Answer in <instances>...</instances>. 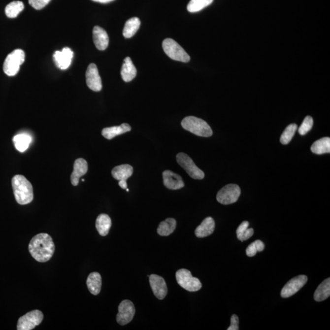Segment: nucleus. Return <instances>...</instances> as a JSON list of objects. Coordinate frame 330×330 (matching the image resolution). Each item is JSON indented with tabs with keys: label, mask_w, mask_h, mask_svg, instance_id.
Returning a JSON list of instances; mask_svg holds the SVG:
<instances>
[{
	"label": "nucleus",
	"mask_w": 330,
	"mask_h": 330,
	"mask_svg": "<svg viewBox=\"0 0 330 330\" xmlns=\"http://www.w3.org/2000/svg\"><path fill=\"white\" fill-rule=\"evenodd\" d=\"M330 296V279H326L320 284L317 288L314 295V298L316 301H322L328 298Z\"/></svg>",
	"instance_id": "nucleus-24"
},
{
	"label": "nucleus",
	"mask_w": 330,
	"mask_h": 330,
	"mask_svg": "<svg viewBox=\"0 0 330 330\" xmlns=\"http://www.w3.org/2000/svg\"><path fill=\"white\" fill-rule=\"evenodd\" d=\"M89 291L94 296H98L100 293L101 277L98 272L91 273L86 281Z\"/></svg>",
	"instance_id": "nucleus-22"
},
{
	"label": "nucleus",
	"mask_w": 330,
	"mask_h": 330,
	"mask_svg": "<svg viewBox=\"0 0 330 330\" xmlns=\"http://www.w3.org/2000/svg\"><path fill=\"white\" fill-rule=\"evenodd\" d=\"M183 128L191 133L201 137H210L212 135L211 128L206 122L195 116H187L181 122Z\"/></svg>",
	"instance_id": "nucleus-3"
},
{
	"label": "nucleus",
	"mask_w": 330,
	"mask_h": 330,
	"mask_svg": "<svg viewBox=\"0 0 330 330\" xmlns=\"http://www.w3.org/2000/svg\"><path fill=\"white\" fill-rule=\"evenodd\" d=\"M135 314V308L133 303L129 299H125L119 304L116 321L120 326H123L130 323Z\"/></svg>",
	"instance_id": "nucleus-10"
},
{
	"label": "nucleus",
	"mask_w": 330,
	"mask_h": 330,
	"mask_svg": "<svg viewBox=\"0 0 330 330\" xmlns=\"http://www.w3.org/2000/svg\"><path fill=\"white\" fill-rule=\"evenodd\" d=\"M297 129H298V127H297L296 124H292L287 127L283 134H281L280 138L281 143L284 144V145L290 143L297 131Z\"/></svg>",
	"instance_id": "nucleus-32"
},
{
	"label": "nucleus",
	"mask_w": 330,
	"mask_h": 330,
	"mask_svg": "<svg viewBox=\"0 0 330 330\" xmlns=\"http://www.w3.org/2000/svg\"><path fill=\"white\" fill-rule=\"evenodd\" d=\"M149 283L154 296L161 300L164 299L167 294V288L164 279L153 274L149 276Z\"/></svg>",
	"instance_id": "nucleus-13"
},
{
	"label": "nucleus",
	"mask_w": 330,
	"mask_h": 330,
	"mask_svg": "<svg viewBox=\"0 0 330 330\" xmlns=\"http://www.w3.org/2000/svg\"><path fill=\"white\" fill-rule=\"evenodd\" d=\"M133 172V167L130 165L124 164L117 166L112 170L111 174L116 180L118 181H127L129 177L132 176Z\"/></svg>",
	"instance_id": "nucleus-21"
},
{
	"label": "nucleus",
	"mask_w": 330,
	"mask_h": 330,
	"mask_svg": "<svg viewBox=\"0 0 330 330\" xmlns=\"http://www.w3.org/2000/svg\"><path fill=\"white\" fill-rule=\"evenodd\" d=\"M311 150L314 154L322 155L330 152V138L325 137L315 141L311 146Z\"/></svg>",
	"instance_id": "nucleus-26"
},
{
	"label": "nucleus",
	"mask_w": 330,
	"mask_h": 330,
	"mask_svg": "<svg viewBox=\"0 0 330 330\" xmlns=\"http://www.w3.org/2000/svg\"><path fill=\"white\" fill-rule=\"evenodd\" d=\"M111 227V220L108 215L101 214L98 216L96 222V228L99 234L106 236L108 234Z\"/></svg>",
	"instance_id": "nucleus-23"
},
{
	"label": "nucleus",
	"mask_w": 330,
	"mask_h": 330,
	"mask_svg": "<svg viewBox=\"0 0 330 330\" xmlns=\"http://www.w3.org/2000/svg\"><path fill=\"white\" fill-rule=\"evenodd\" d=\"M88 165L87 162L83 159L76 160L73 165V171L70 176L71 184L73 186H77L79 183L81 177H82L87 172Z\"/></svg>",
	"instance_id": "nucleus-16"
},
{
	"label": "nucleus",
	"mask_w": 330,
	"mask_h": 330,
	"mask_svg": "<svg viewBox=\"0 0 330 330\" xmlns=\"http://www.w3.org/2000/svg\"><path fill=\"white\" fill-rule=\"evenodd\" d=\"M44 314L39 310H33L20 317L17 322L18 330H32L42 323Z\"/></svg>",
	"instance_id": "nucleus-7"
},
{
	"label": "nucleus",
	"mask_w": 330,
	"mask_h": 330,
	"mask_svg": "<svg viewBox=\"0 0 330 330\" xmlns=\"http://www.w3.org/2000/svg\"><path fill=\"white\" fill-rule=\"evenodd\" d=\"M176 277L177 283L185 290L197 292L202 288V284L199 279L194 277L191 272L187 269L182 268L177 271Z\"/></svg>",
	"instance_id": "nucleus-6"
},
{
	"label": "nucleus",
	"mask_w": 330,
	"mask_h": 330,
	"mask_svg": "<svg viewBox=\"0 0 330 330\" xmlns=\"http://www.w3.org/2000/svg\"><path fill=\"white\" fill-rule=\"evenodd\" d=\"M239 319L237 315L233 314L231 319V326L228 330H239Z\"/></svg>",
	"instance_id": "nucleus-35"
},
{
	"label": "nucleus",
	"mask_w": 330,
	"mask_h": 330,
	"mask_svg": "<svg viewBox=\"0 0 330 330\" xmlns=\"http://www.w3.org/2000/svg\"><path fill=\"white\" fill-rule=\"evenodd\" d=\"M29 250L30 255L37 262L46 263L55 253V243L48 233H40L32 238Z\"/></svg>",
	"instance_id": "nucleus-1"
},
{
	"label": "nucleus",
	"mask_w": 330,
	"mask_h": 330,
	"mask_svg": "<svg viewBox=\"0 0 330 330\" xmlns=\"http://www.w3.org/2000/svg\"><path fill=\"white\" fill-rule=\"evenodd\" d=\"M177 163L185 169L188 174L194 179L201 180L205 176L204 172L200 170L187 154L179 153L177 155Z\"/></svg>",
	"instance_id": "nucleus-8"
},
{
	"label": "nucleus",
	"mask_w": 330,
	"mask_h": 330,
	"mask_svg": "<svg viewBox=\"0 0 330 330\" xmlns=\"http://www.w3.org/2000/svg\"><path fill=\"white\" fill-rule=\"evenodd\" d=\"M215 228L214 220L212 217L205 218L201 224L197 228L195 232V235L198 238L206 237L214 232Z\"/></svg>",
	"instance_id": "nucleus-18"
},
{
	"label": "nucleus",
	"mask_w": 330,
	"mask_h": 330,
	"mask_svg": "<svg viewBox=\"0 0 330 330\" xmlns=\"http://www.w3.org/2000/svg\"><path fill=\"white\" fill-rule=\"evenodd\" d=\"M12 186L18 204L26 205L33 201L34 198L33 186L25 177L16 175L12 179Z\"/></svg>",
	"instance_id": "nucleus-2"
},
{
	"label": "nucleus",
	"mask_w": 330,
	"mask_h": 330,
	"mask_svg": "<svg viewBox=\"0 0 330 330\" xmlns=\"http://www.w3.org/2000/svg\"><path fill=\"white\" fill-rule=\"evenodd\" d=\"M248 227L249 222L245 221V222L241 223L237 231H236L238 239L242 241V242L249 239L254 234L253 228L248 229Z\"/></svg>",
	"instance_id": "nucleus-30"
},
{
	"label": "nucleus",
	"mask_w": 330,
	"mask_h": 330,
	"mask_svg": "<svg viewBox=\"0 0 330 330\" xmlns=\"http://www.w3.org/2000/svg\"><path fill=\"white\" fill-rule=\"evenodd\" d=\"M164 52L171 59L183 63L190 62V57L185 50L174 40L167 38L162 44Z\"/></svg>",
	"instance_id": "nucleus-5"
},
{
	"label": "nucleus",
	"mask_w": 330,
	"mask_h": 330,
	"mask_svg": "<svg viewBox=\"0 0 330 330\" xmlns=\"http://www.w3.org/2000/svg\"><path fill=\"white\" fill-rule=\"evenodd\" d=\"M25 54L21 49H16L9 53L4 60L3 71L7 75L14 76L20 70V66L24 63Z\"/></svg>",
	"instance_id": "nucleus-4"
},
{
	"label": "nucleus",
	"mask_w": 330,
	"mask_h": 330,
	"mask_svg": "<svg viewBox=\"0 0 330 330\" xmlns=\"http://www.w3.org/2000/svg\"><path fill=\"white\" fill-rule=\"evenodd\" d=\"M24 9V4L23 2L14 1L7 5L5 8V13L7 17L16 18Z\"/></svg>",
	"instance_id": "nucleus-29"
},
{
	"label": "nucleus",
	"mask_w": 330,
	"mask_h": 330,
	"mask_svg": "<svg viewBox=\"0 0 330 330\" xmlns=\"http://www.w3.org/2000/svg\"><path fill=\"white\" fill-rule=\"evenodd\" d=\"M240 194L241 190L237 185L228 184L218 192L217 199L220 204L229 205L237 202Z\"/></svg>",
	"instance_id": "nucleus-9"
},
{
	"label": "nucleus",
	"mask_w": 330,
	"mask_h": 330,
	"mask_svg": "<svg viewBox=\"0 0 330 330\" xmlns=\"http://www.w3.org/2000/svg\"><path fill=\"white\" fill-rule=\"evenodd\" d=\"M86 80L88 88L93 91L99 92L102 88L100 76L95 64L89 65L86 72Z\"/></svg>",
	"instance_id": "nucleus-12"
},
{
	"label": "nucleus",
	"mask_w": 330,
	"mask_h": 330,
	"mask_svg": "<svg viewBox=\"0 0 330 330\" xmlns=\"http://www.w3.org/2000/svg\"><path fill=\"white\" fill-rule=\"evenodd\" d=\"M164 184L167 189L179 190L184 187L185 184L180 175L169 170H165L163 172Z\"/></svg>",
	"instance_id": "nucleus-15"
},
{
	"label": "nucleus",
	"mask_w": 330,
	"mask_h": 330,
	"mask_svg": "<svg viewBox=\"0 0 330 330\" xmlns=\"http://www.w3.org/2000/svg\"><path fill=\"white\" fill-rule=\"evenodd\" d=\"M176 228V221L174 218H168L162 222L157 229V233L161 236H168L173 233Z\"/></svg>",
	"instance_id": "nucleus-27"
},
{
	"label": "nucleus",
	"mask_w": 330,
	"mask_h": 330,
	"mask_svg": "<svg viewBox=\"0 0 330 330\" xmlns=\"http://www.w3.org/2000/svg\"><path fill=\"white\" fill-rule=\"evenodd\" d=\"M119 187L122 188V189L126 190L128 188V184H127V181H119Z\"/></svg>",
	"instance_id": "nucleus-38"
},
{
	"label": "nucleus",
	"mask_w": 330,
	"mask_h": 330,
	"mask_svg": "<svg viewBox=\"0 0 330 330\" xmlns=\"http://www.w3.org/2000/svg\"><path fill=\"white\" fill-rule=\"evenodd\" d=\"M132 128L129 124L127 123L122 124L119 126L111 127V128H106L101 131V134L108 139H111L115 138L116 136L125 133L126 132H130Z\"/></svg>",
	"instance_id": "nucleus-20"
},
{
	"label": "nucleus",
	"mask_w": 330,
	"mask_h": 330,
	"mask_svg": "<svg viewBox=\"0 0 330 330\" xmlns=\"http://www.w3.org/2000/svg\"><path fill=\"white\" fill-rule=\"evenodd\" d=\"M73 53L69 48L65 47L62 51H56L53 59L57 67L60 69L66 70L72 63Z\"/></svg>",
	"instance_id": "nucleus-14"
},
{
	"label": "nucleus",
	"mask_w": 330,
	"mask_h": 330,
	"mask_svg": "<svg viewBox=\"0 0 330 330\" xmlns=\"http://www.w3.org/2000/svg\"><path fill=\"white\" fill-rule=\"evenodd\" d=\"M140 20L138 17H133L126 22L123 30V35L125 38L133 36L140 27Z\"/></svg>",
	"instance_id": "nucleus-25"
},
{
	"label": "nucleus",
	"mask_w": 330,
	"mask_h": 330,
	"mask_svg": "<svg viewBox=\"0 0 330 330\" xmlns=\"http://www.w3.org/2000/svg\"><path fill=\"white\" fill-rule=\"evenodd\" d=\"M51 0H29V4L35 9L40 10L47 6Z\"/></svg>",
	"instance_id": "nucleus-34"
},
{
	"label": "nucleus",
	"mask_w": 330,
	"mask_h": 330,
	"mask_svg": "<svg viewBox=\"0 0 330 330\" xmlns=\"http://www.w3.org/2000/svg\"><path fill=\"white\" fill-rule=\"evenodd\" d=\"M137 73L136 68L134 66L131 58L127 57L124 59L122 66L121 75L125 82H131L135 78Z\"/></svg>",
	"instance_id": "nucleus-19"
},
{
	"label": "nucleus",
	"mask_w": 330,
	"mask_h": 330,
	"mask_svg": "<svg viewBox=\"0 0 330 330\" xmlns=\"http://www.w3.org/2000/svg\"><path fill=\"white\" fill-rule=\"evenodd\" d=\"M32 141V137L26 133L17 134L13 138L14 146L17 151L20 152H24L26 151L29 148Z\"/></svg>",
	"instance_id": "nucleus-28"
},
{
	"label": "nucleus",
	"mask_w": 330,
	"mask_h": 330,
	"mask_svg": "<svg viewBox=\"0 0 330 330\" xmlns=\"http://www.w3.org/2000/svg\"><path fill=\"white\" fill-rule=\"evenodd\" d=\"M92 1L100 2V3H108V2L115 1V0H92Z\"/></svg>",
	"instance_id": "nucleus-39"
},
{
	"label": "nucleus",
	"mask_w": 330,
	"mask_h": 330,
	"mask_svg": "<svg viewBox=\"0 0 330 330\" xmlns=\"http://www.w3.org/2000/svg\"><path fill=\"white\" fill-rule=\"evenodd\" d=\"M94 43L99 50H105L107 49L109 44V37L107 33L100 27L96 26L93 32Z\"/></svg>",
	"instance_id": "nucleus-17"
},
{
	"label": "nucleus",
	"mask_w": 330,
	"mask_h": 330,
	"mask_svg": "<svg viewBox=\"0 0 330 330\" xmlns=\"http://www.w3.org/2000/svg\"><path fill=\"white\" fill-rule=\"evenodd\" d=\"M254 243H255L256 250H257L258 251H260V252H261V251H263L264 250L265 245H264V243L262 242V241L260 240H256Z\"/></svg>",
	"instance_id": "nucleus-37"
},
{
	"label": "nucleus",
	"mask_w": 330,
	"mask_h": 330,
	"mask_svg": "<svg viewBox=\"0 0 330 330\" xmlns=\"http://www.w3.org/2000/svg\"><path fill=\"white\" fill-rule=\"evenodd\" d=\"M314 124L313 119L310 116H307L305 118H304L303 123H302L301 125L299 127L298 129L299 133L301 135H304L308 132L311 130L312 128H313Z\"/></svg>",
	"instance_id": "nucleus-33"
},
{
	"label": "nucleus",
	"mask_w": 330,
	"mask_h": 330,
	"mask_svg": "<svg viewBox=\"0 0 330 330\" xmlns=\"http://www.w3.org/2000/svg\"><path fill=\"white\" fill-rule=\"evenodd\" d=\"M308 277L306 275H299L291 279L282 289L281 296L283 298H289L296 294L305 285Z\"/></svg>",
	"instance_id": "nucleus-11"
},
{
	"label": "nucleus",
	"mask_w": 330,
	"mask_h": 330,
	"mask_svg": "<svg viewBox=\"0 0 330 330\" xmlns=\"http://www.w3.org/2000/svg\"><path fill=\"white\" fill-rule=\"evenodd\" d=\"M126 190H127V192H129V190L128 189V188H127V189Z\"/></svg>",
	"instance_id": "nucleus-40"
},
{
	"label": "nucleus",
	"mask_w": 330,
	"mask_h": 330,
	"mask_svg": "<svg viewBox=\"0 0 330 330\" xmlns=\"http://www.w3.org/2000/svg\"><path fill=\"white\" fill-rule=\"evenodd\" d=\"M214 0H191L187 6V10L192 13L199 12L212 3Z\"/></svg>",
	"instance_id": "nucleus-31"
},
{
	"label": "nucleus",
	"mask_w": 330,
	"mask_h": 330,
	"mask_svg": "<svg viewBox=\"0 0 330 330\" xmlns=\"http://www.w3.org/2000/svg\"><path fill=\"white\" fill-rule=\"evenodd\" d=\"M257 252L258 251L256 250L255 244L254 242L251 243L247 248V250H246V253H247V255L249 256V257H253V256H255Z\"/></svg>",
	"instance_id": "nucleus-36"
}]
</instances>
